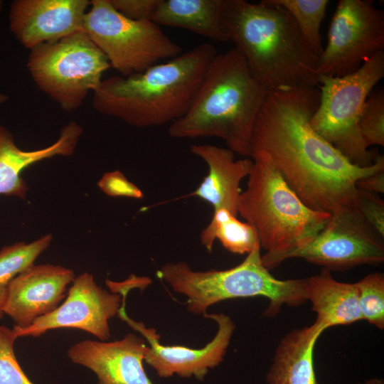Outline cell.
Wrapping results in <instances>:
<instances>
[{
    "label": "cell",
    "instance_id": "obj_20",
    "mask_svg": "<svg viewBox=\"0 0 384 384\" xmlns=\"http://www.w3.org/2000/svg\"><path fill=\"white\" fill-rule=\"evenodd\" d=\"M304 279L306 301L316 314L315 321L324 330L362 320L355 283L338 282L324 268L319 274Z\"/></svg>",
    "mask_w": 384,
    "mask_h": 384
},
{
    "label": "cell",
    "instance_id": "obj_15",
    "mask_svg": "<svg viewBox=\"0 0 384 384\" xmlns=\"http://www.w3.org/2000/svg\"><path fill=\"white\" fill-rule=\"evenodd\" d=\"M73 270L51 264H34L11 282L4 306V315L25 329L38 318L54 311L65 299L75 278Z\"/></svg>",
    "mask_w": 384,
    "mask_h": 384
},
{
    "label": "cell",
    "instance_id": "obj_11",
    "mask_svg": "<svg viewBox=\"0 0 384 384\" xmlns=\"http://www.w3.org/2000/svg\"><path fill=\"white\" fill-rule=\"evenodd\" d=\"M302 258L329 271L384 262V237L376 232L355 208L331 213L322 230L308 243L285 255L281 262Z\"/></svg>",
    "mask_w": 384,
    "mask_h": 384
},
{
    "label": "cell",
    "instance_id": "obj_13",
    "mask_svg": "<svg viewBox=\"0 0 384 384\" xmlns=\"http://www.w3.org/2000/svg\"><path fill=\"white\" fill-rule=\"evenodd\" d=\"M117 316L134 331L139 332L149 344L144 361L151 366L161 378L177 375L182 378L195 377L203 381L209 370L215 368L223 360L235 324L224 314H206L204 318L213 320L218 329L214 338L201 348L183 346H165L161 343L160 334L154 328H149L142 321L131 319L125 310V299Z\"/></svg>",
    "mask_w": 384,
    "mask_h": 384
},
{
    "label": "cell",
    "instance_id": "obj_9",
    "mask_svg": "<svg viewBox=\"0 0 384 384\" xmlns=\"http://www.w3.org/2000/svg\"><path fill=\"white\" fill-rule=\"evenodd\" d=\"M82 31L123 77L143 72L182 52L153 21L128 18L109 0L90 1Z\"/></svg>",
    "mask_w": 384,
    "mask_h": 384
},
{
    "label": "cell",
    "instance_id": "obj_16",
    "mask_svg": "<svg viewBox=\"0 0 384 384\" xmlns=\"http://www.w3.org/2000/svg\"><path fill=\"white\" fill-rule=\"evenodd\" d=\"M148 349L145 339L128 334L114 341H79L69 348L68 356L95 373L97 384H154L143 366Z\"/></svg>",
    "mask_w": 384,
    "mask_h": 384
},
{
    "label": "cell",
    "instance_id": "obj_33",
    "mask_svg": "<svg viewBox=\"0 0 384 384\" xmlns=\"http://www.w3.org/2000/svg\"><path fill=\"white\" fill-rule=\"evenodd\" d=\"M9 97L4 93L0 92V105L4 103L8 100Z\"/></svg>",
    "mask_w": 384,
    "mask_h": 384
},
{
    "label": "cell",
    "instance_id": "obj_6",
    "mask_svg": "<svg viewBox=\"0 0 384 384\" xmlns=\"http://www.w3.org/2000/svg\"><path fill=\"white\" fill-rule=\"evenodd\" d=\"M257 244L237 266L224 270L196 271L185 262H168L156 272L177 293L187 297V309L207 313L218 302L235 298L263 297L270 301L267 316L278 314L283 305L298 306L306 301L303 279H278L262 264Z\"/></svg>",
    "mask_w": 384,
    "mask_h": 384
},
{
    "label": "cell",
    "instance_id": "obj_3",
    "mask_svg": "<svg viewBox=\"0 0 384 384\" xmlns=\"http://www.w3.org/2000/svg\"><path fill=\"white\" fill-rule=\"evenodd\" d=\"M217 54L213 44L204 43L143 72L104 79L92 93V106L138 128L173 122L189 109Z\"/></svg>",
    "mask_w": 384,
    "mask_h": 384
},
{
    "label": "cell",
    "instance_id": "obj_18",
    "mask_svg": "<svg viewBox=\"0 0 384 384\" xmlns=\"http://www.w3.org/2000/svg\"><path fill=\"white\" fill-rule=\"evenodd\" d=\"M82 131L76 122H70L62 128L59 138L53 144L41 149L23 151L16 146L11 133L0 124V196L25 198L28 186L21 176V171L55 156L72 155Z\"/></svg>",
    "mask_w": 384,
    "mask_h": 384
},
{
    "label": "cell",
    "instance_id": "obj_12",
    "mask_svg": "<svg viewBox=\"0 0 384 384\" xmlns=\"http://www.w3.org/2000/svg\"><path fill=\"white\" fill-rule=\"evenodd\" d=\"M121 295L98 286L92 274L75 277L66 297L51 313L36 319L25 329L13 328L16 336H40L57 329H75L90 333L102 341L111 338L109 320L117 316Z\"/></svg>",
    "mask_w": 384,
    "mask_h": 384
},
{
    "label": "cell",
    "instance_id": "obj_32",
    "mask_svg": "<svg viewBox=\"0 0 384 384\" xmlns=\"http://www.w3.org/2000/svg\"><path fill=\"white\" fill-rule=\"evenodd\" d=\"M357 384H384V380L382 378H373Z\"/></svg>",
    "mask_w": 384,
    "mask_h": 384
},
{
    "label": "cell",
    "instance_id": "obj_5",
    "mask_svg": "<svg viewBox=\"0 0 384 384\" xmlns=\"http://www.w3.org/2000/svg\"><path fill=\"white\" fill-rule=\"evenodd\" d=\"M250 158L253 166L239 197L238 214L257 231L260 247L266 251L262 262L270 270L285 255L311 240L331 213L306 206L263 154Z\"/></svg>",
    "mask_w": 384,
    "mask_h": 384
},
{
    "label": "cell",
    "instance_id": "obj_24",
    "mask_svg": "<svg viewBox=\"0 0 384 384\" xmlns=\"http://www.w3.org/2000/svg\"><path fill=\"white\" fill-rule=\"evenodd\" d=\"M270 5L284 9L294 20L304 40L318 57L323 51L321 24L328 0H264Z\"/></svg>",
    "mask_w": 384,
    "mask_h": 384
},
{
    "label": "cell",
    "instance_id": "obj_10",
    "mask_svg": "<svg viewBox=\"0 0 384 384\" xmlns=\"http://www.w3.org/2000/svg\"><path fill=\"white\" fill-rule=\"evenodd\" d=\"M383 49V11L371 0H340L326 46L318 59L317 73L331 77L352 73Z\"/></svg>",
    "mask_w": 384,
    "mask_h": 384
},
{
    "label": "cell",
    "instance_id": "obj_25",
    "mask_svg": "<svg viewBox=\"0 0 384 384\" xmlns=\"http://www.w3.org/2000/svg\"><path fill=\"white\" fill-rule=\"evenodd\" d=\"M362 319L380 330L384 329V274H368L355 283Z\"/></svg>",
    "mask_w": 384,
    "mask_h": 384
},
{
    "label": "cell",
    "instance_id": "obj_29",
    "mask_svg": "<svg viewBox=\"0 0 384 384\" xmlns=\"http://www.w3.org/2000/svg\"><path fill=\"white\" fill-rule=\"evenodd\" d=\"M97 186L106 195L112 197H126L141 199L144 197L142 191L129 181L119 170L107 172L97 182Z\"/></svg>",
    "mask_w": 384,
    "mask_h": 384
},
{
    "label": "cell",
    "instance_id": "obj_19",
    "mask_svg": "<svg viewBox=\"0 0 384 384\" xmlns=\"http://www.w3.org/2000/svg\"><path fill=\"white\" fill-rule=\"evenodd\" d=\"M316 321L294 329L279 341L266 375L267 384H318L314 363L316 343L324 331Z\"/></svg>",
    "mask_w": 384,
    "mask_h": 384
},
{
    "label": "cell",
    "instance_id": "obj_22",
    "mask_svg": "<svg viewBox=\"0 0 384 384\" xmlns=\"http://www.w3.org/2000/svg\"><path fill=\"white\" fill-rule=\"evenodd\" d=\"M201 242L210 252L215 240L234 254H248L260 244L256 229L247 222H242L225 209L214 210L209 224L201 233Z\"/></svg>",
    "mask_w": 384,
    "mask_h": 384
},
{
    "label": "cell",
    "instance_id": "obj_7",
    "mask_svg": "<svg viewBox=\"0 0 384 384\" xmlns=\"http://www.w3.org/2000/svg\"><path fill=\"white\" fill-rule=\"evenodd\" d=\"M384 76V52H378L355 72L341 76L319 75V105L311 117L312 129L352 164L366 167L378 154L368 151L359 119L373 87Z\"/></svg>",
    "mask_w": 384,
    "mask_h": 384
},
{
    "label": "cell",
    "instance_id": "obj_26",
    "mask_svg": "<svg viewBox=\"0 0 384 384\" xmlns=\"http://www.w3.org/2000/svg\"><path fill=\"white\" fill-rule=\"evenodd\" d=\"M359 129L367 148L384 146V91L379 90L367 97L359 119Z\"/></svg>",
    "mask_w": 384,
    "mask_h": 384
},
{
    "label": "cell",
    "instance_id": "obj_23",
    "mask_svg": "<svg viewBox=\"0 0 384 384\" xmlns=\"http://www.w3.org/2000/svg\"><path fill=\"white\" fill-rule=\"evenodd\" d=\"M52 238V235L48 234L32 242H18L1 249L0 321L4 316L3 309L11 282L16 275L34 264L38 257L49 247Z\"/></svg>",
    "mask_w": 384,
    "mask_h": 384
},
{
    "label": "cell",
    "instance_id": "obj_28",
    "mask_svg": "<svg viewBox=\"0 0 384 384\" xmlns=\"http://www.w3.org/2000/svg\"><path fill=\"white\" fill-rule=\"evenodd\" d=\"M354 208L376 232L384 237V201L379 194L358 190Z\"/></svg>",
    "mask_w": 384,
    "mask_h": 384
},
{
    "label": "cell",
    "instance_id": "obj_27",
    "mask_svg": "<svg viewBox=\"0 0 384 384\" xmlns=\"http://www.w3.org/2000/svg\"><path fill=\"white\" fill-rule=\"evenodd\" d=\"M17 338L13 329L0 324V384H34L16 357L14 343Z\"/></svg>",
    "mask_w": 384,
    "mask_h": 384
},
{
    "label": "cell",
    "instance_id": "obj_1",
    "mask_svg": "<svg viewBox=\"0 0 384 384\" xmlns=\"http://www.w3.org/2000/svg\"><path fill=\"white\" fill-rule=\"evenodd\" d=\"M319 88L270 91L256 118L250 157L263 154L309 208L332 213L354 208L358 180L384 169L378 154L366 167L352 164L311 127Z\"/></svg>",
    "mask_w": 384,
    "mask_h": 384
},
{
    "label": "cell",
    "instance_id": "obj_30",
    "mask_svg": "<svg viewBox=\"0 0 384 384\" xmlns=\"http://www.w3.org/2000/svg\"><path fill=\"white\" fill-rule=\"evenodd\" d=\"M112 7L132 20H151L159 0H109Z\"/></svg>",
    "mask_w": 384,
    "mask_h": 384
},
{
    "label": "cell",
    "instance_id": "obj_2",
    "mask_svg": "<svg viewBox=\"0 0 384 384\" xmlns=\"http://www.w3.org/2000/svg\"><path fill=\"white\" fill-rule=\"evenodd\" d=\"M222 17L229 40L254 78L269 90L318 86L319 57L284 9L264 0H224Z\"/></svg>",
    "mask_w": 384,
    "mask_h": 384
},
{
    "label": "cell",
    "instance_id": "obj_17",
    "mask_svg": "<svg viewBox=\"0 0 384 384\" xmlns=\"http://www.w3.org/2000/svg\"><path fill=\"white\" fill-rule=\"evenodd\" d=\"M190 151L203 159L208 169L207 176L191 196L208 202L214 210L225 209L237 216L240 183L250 175L253 160L248 157L236 160L229 149L212 144H193Z\"/></svg>",
    "mask_w": 384,
    "mask_h": 384
},
{
    "label": "cell",
    "instance_id": "obj_31",
    "mask_svg": "<svg viewBox=\"0 0 384 384\" xmlns=\"http://www.w3.org/2000/svg\"><path fill=\"white\" fill-rule=\"evenodd\" d=\"M356 187L358 190L366 191L374 193H384V169L373 174L362 178L357 181Z\"/></svg>",
    "mask_w": 384,
    "mask_h": 384
},
{
    "label": "cell",
    "instance_id": "obj_4",
    "mask_svg": "<svg viewBox=\"0 0 384 384\" xmlns=\"http://www.w3.org/2000/svg\"><path fill=\"white\" fill-rule=\"evenodd\" d=\"M270 92L237 48L217 54L189 109L168 134L176 139L218 137L235 154L250 157L255 122Z\"/></svg>",
    "mask_w": 384,
    "mask_h": 384
},
{
    "label": "cell",
    "instance_id": "obj_14",
    "mask_svg": "<svg viewBox=\"0 0 384 384\" xmlns=\"http://www.w3.org/2000/svg\"><path fill=\"white\" fill-rule=\"evenodd\" d=\"M90 5L88 0H15L10 6V30L31 50L82 31Z\"/></svg>",
    "mask_w": 384,
    "mask_h": 384
},
{
    "label": "cell",
    "instance_id": "obj_8",
    "mask_svg": "<svg viewBox=\"0 0 384 384\" xmlns=\"http://www.w3.org/2000/svg\"><path fill=\"white\" fill-rule=\"evenodd\" d=\"M26 68L38 87L64 111L78 109L110 68L105 54L80 31L30 50Z\"/></svg>",
    "mask_w": 384,
    "mask_h": 384
},
{
    "label": "cell",
    "instance_id": "obj_21",
    "mask_svg": "<svg viewBox=\"0 0 384 384\" xmlns=\"http://www.w3.org/2000/svg\"><path fill=\"white\" fill-rule=\"evenodd\" d=\"M223 4L224 0H159L151 21L225 43L230 40L223 23Z\"/></svg>",
    "mask_w": 384,
    "mask_h": 384
}]
</instances>
